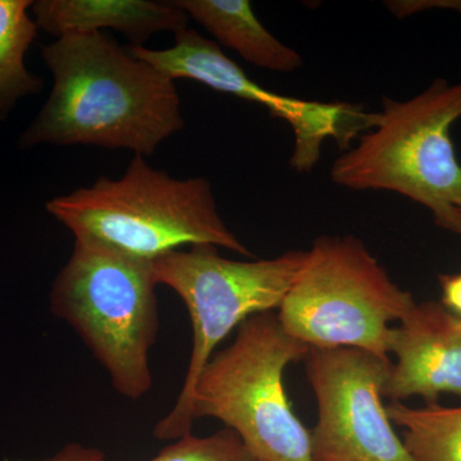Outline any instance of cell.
<instances>
[{"mask_svg": "<svg viewBox=\"0 0 461 461\" xmlns=\"http://www.w3.org/2000/svg\"><path fill=\"white\" fill-rule=\"evenodd\" d=\"M223 47L235 50L251 65L273 72L296 71L303 58L272 35L248 0H173Z\"/></svg>", "mask_w": 461, "mask_h": 461, "instance_id": "12", "label": "cell"}, {"mask_svg": "<svg viewBox=\"0 0 461 461\" xmlns=\"http://www.w3.org/2000/svg\"><path fill=\"white\" fill-rule=\"evenodd\" d=\"M30 0H0V122L18 100L41 93L44 80L26 68L25 56L38 36Z\"/></svg>", "mask_w": 461, "mask_h": 461, "instance_id": "13", "label": "cell"}, {"mask_svg": "<svg viewBox=\"0 0 461 461\" xmlns=\"http://www.w3.org/2000/svg\"><path fill=\"white\" fill-rule=\"evenodd\" d=\"M32 9L39 29L56 39L109 29L123 33L130 47H145L158 32L175 35L190 20L173 2L148 0H39Z\"/></svg>", "mask_w": 461, "mask_h": 461, "instance_id": "11", "label": "cell"}, {"mask_svg": "<svg viewBox=\"0 0 461 461\" xmlns=\"http://www.w3.org/2000/svg\"><path fill=\"white\" fill-rule=\"evenodd\" d=\"M45 461H108L98 448L69 444ZM149 461H257L232 429H223L214 435L182 437L154 459Z\"/></svg>", "mask_w": 461, "mask_h": 461, "instance_id": "15", "label": "cell"}, {"mask_svg": "<svg viewBox=\"0 0 461 461\" xmlns=\"http://www.w3.org/2000/svg\"><path fill=\"white\" fill-rule=\"evenodd\" d=\"M459 327H460V330H461V318H459Z\"/></svg>", "mask_w": 461, "mask_h": 461, "instance_id": "18", "label": "cell"}, {"mask_svg": "<svg viewBox=\"0 0 461 461\" xmlns=\"http://www.w3.org/2000/svg\"><path fill=\"white\" fill-rule=\"evenodd\" d=\"M414 297L355 236H321L278 309L288 335L311 348H350L390 355L393 321H402Z\"/></svg>", "mask_w": 461, "mask_h": 461, "instance_id": "6", "label": "cell"}, {"mask_svg": "<svg viewBox=\"0 0 461 461\" xmlns=\"http://www.w3.org/2000/svg\"><path fill=\"white\" fill-rule=\"evenodd\" d=\"M384 5L396 18L414 16L429 9L455 11L461 14V0H390Z\"/></svg>", "mask_w": 461, "mask_h": 461, "instance_id": "16", "label": "cell"}, {"mask_svg": "<svg viewBox=\"0 0 461 461\" xmlns=\"http://www.w3.org/2000/svg\"><path fill=\"white\" fill-rule=\"evenodd\" d=\"M390 354L395 355L384 397L402 402L421 397L437 403L441 393L461 397L459 317L438 303L415 304L393 327Z\"/></svg>", "mask_w": 461, "mask_h": 461, "instance_id": "10", "label": "cell"}, {"mask_svg": "<svg viewBox=\"0 0 461 461\" xmlns=\"http://www.w3.org/2000/svg\"><path fill=\"white\" fill-rule=\"evenodd\" d=\"M53 89L21 135V149L93 145L149 157L185 127L175 81L102 32L42 45Z\"/></svg>", "mask_w": 461, "mask_h": 461, "instance_id": "1", "label": "cell"}, {"mask_svg": "<svg viewBox=\"0 0 461 461\" xmlns=\"http://www.w3.org/2000/svg\"><path fill=\"white\" fill-rule=\"evenodd\" d=\"M45 461V460H44Z\"/></svg>", "mask_w": 461, "mask_h": 461, "instance_id": "19", "label": "cell"}, {"mask_svg": "<svg viewBox=\"0 0 461 461\" xmlns=\"http://www.w3.org/2000/svg\"><path fill=\"white\" fill-rule=\"evenodd\" d=\"M157 286L151 262L76 239L51 287V312L76 330L127 399H140L153 384L149 351L159 329Z\"/></svg>", "mask_w": 461, "mask_h": 461, "instance_id": "4", "label": "cell"}, {"mask_svg": "<svg viewBox=\"0 0 461 461\" xmlns=\"http://www.w3.org/2000/svg\"><path fill=\"white\" fill-rule=\"evenodd\" d=\"M386 409L390 420L403 429V444L415 461H461V406L393 402Z\"/></svg>", "mask_w": 461, "mask_h": 461, "instance_id": "14", "label": "cell"}, {"mask_svg": "<svg viewBox=\"0 0 461 461\" xmlns=\"http://www.w3.org/2000/svg\"><path fill=\"white\" fill-rule=\"evenodd\" d=\"M306 377L318 406L313 461H415L384 405L390 357L359 348H311Z\"/></svg>", "mask_w": 461, "mask_h": 461, "instance_id": "8", "label": "cell"}, {"mask_svg": "<svg viewBox=\"0 0 461 461\" xmlns=\"http://www.w3.org/2000/svg\"><path fill=\"white\" fill-rule=\"evenodd\" d=\"M305 257L306 251L290 250L272 259L240 262L220 256L213 245H196L151 262L157 285L177 293L193 327L186 378L172 411L154 429L157 438L190 435L194 388L214 348L248 318L280 309Z\"/></svg>", "mask_w": 461, "mask_h": 461, "instance_id": "7", "label": "cell"}, {"mask_svg": "<svg viewBox=\"0 0 461 461\" xmlns=\"http://www.w3.org/2000/svg\"><path fill=\"white\" fill-rule=\"evenodd\" d=\"M439 285L442 288V305L451 314L461 317V272L439 276Z\"/></svg>", "mask_w": 461, "mask_h": 461, "instance_id": "17", "label": "cell"}, {"mask_svg": "<svg viewBox=\"0 0 461 461\" xmlns=\"http://www.w3.org/2000/svg\"><path fill=\"white\" fill-rule=\"evenodd\" d=\"M309 351L288 335L277 314L248 318L232 344L214 354L200 375L191 421H222L257 461H313L311 432L291 408L284 386L285 369Z\"/></svg>", "mask_w": 461, "mask_h": 461, "instance_id": "5", "label": "cell"}, {"mask_svg": "<svg viewBox=\"0 0 461 461\" xmlns=\"http://www.w3.org/2000/svg\"><path fill=\"white\" fill-rule=\"evenodd\" d=\"M45 208L75 239L148 262L187 245H213L254 258L224 223L211 182L171 177L141 156L132 158L122 177L102 176Z\"/></svg>", "mask_w": 461, "mask_h": 461, "instance_id": "2", "label": "cell"}, {"mask_svg": "<svg viewBox=\"0 0 461 461\" xmlns=\"http://www.w3.org/2000/svg\"><path fill=\"white\" fill-rule=\"evenodd\" d=\"M133 57L144 60L160 74L171 78L198 81L218 93L230 94L269 109L276 118L286 121L295 135V150L300 154L320 151L324 140L332 138L339 126V109L336 103L280 95L251 80L244 69L221 50L220 44L204 38L195 29L175 33V44L168 50L130 47Z\"/></svg>", "mask_w": 461, "mask_h": 461, "instance_id": "9", "label": "cell"}, {"mask_svg": "<svg viewBox=\"0 0 461 461\" xmlns=\"http://www.w3.org/2000/svg\"><path fill=\"white\" fill-rule=\"evenodd\" d=\"M460 118L461 83L438 77L414 98L384 96L371 131L335 160L330 178L346 189L406 196L461 235V166L450 135Z\"/></svg>", "mask_w": 461, "mask_h": 461, "instance_id": "3", "label": "cell"}]
</instances>
